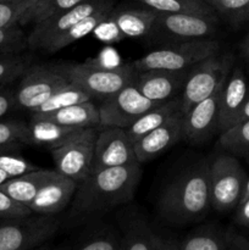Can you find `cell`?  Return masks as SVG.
<instances>
[{
  "mask_svg": "<svg viewBox=\"0 0 249 250\" xmlns=\"http://www.w3.org/2000/svg\"><path fill=\"white\" fill-rule=\"evenodd\" d=\"M84 0H38L27 16V23L34 24L72 9Z\"/></svg>",
  "mask_w": 249,
  "mask_h": 250,
  "instance_id": "32",
  "label": "cell"
},
{
  "mask_svg": "<svg viewBox=\"0 0 249 250\" xmlns=\"http://www.w3.org/2000/svg\"><path fill=\"white\" fill-rule=\"evenodd\" d=\"M241 51H242V54H243V58L249 62V32L247 33L244 41L242 42Z\"/></svg>",
  "mask_w": 249,
  "mask_h": 250,
  "instance_id": "44",
  "label": "cell"
},
{
  "mask_svg": "<svg viewBox=\"0 0 249 250\" xmlns=\"http://www.w3.org/2000/svg\"><path fill=\"white\" fill-rule=\"evenodd\" d=\"M145 7L164 14H198L205 16H216L214 10L204 0H136Z\"/></svg>",
  "mask_w": 249,
  "mask_h": 250,
  "instance_id": "27",
  "label": "cell"
},
{
  "mask_svg": "<svg viewBox=\"0 0 249 250\" xmlns=\"http://www.w3.org/2000/svg\"><path fill=\"white\" fill-rule=\"evenodd\" d=\"M90 99L92 98L89 94H87L84 90L70 82V84L59 90L53 97L49 98L46 102H44L43 104L36 107L33 111H31V114H45V112L56 111V110L63 109V107H67L70 105L88 102Z\"/></svg>",
  "mask_w": 249,
  "mask_h": 250,
  "instance_id": "29",
  "label": "cell"
},
{
  "mask_svg": "<svg viewBox=\"0 0 249 250\" xmlns=\"http://www.w3.org/2000/svg\"><path fill=\"white\" fill-rule=\"evenodd\" d=\"M178 112H182V98H181V95L165 103H160L153 109L148 110L126 131L133 141V143H136L139 138L145 136L148 132L153 131L156 127L165 124L167 120L177 115Z\"/></svg>",
  "mask_w": 249,
  "mask_h": 250,
  "instance_id": "21",
  "label": "cell"
},
{
  "mask_svg": "<svg viewBox=\"0 0 249 250\" xmlns=\"http://www.w3.org/2000/svg\"><path fill=\"white\" fill-rule=\"evenodd\" d=\"M54 67L90 98H105L115 94L126 85L134 82L137 76L136 68L132 65L106 67L104 65L87 61L81 63H59Z\"/></svg>",
  "mask_w": 249,
  "mask_h": 250,
  "instance_id": "3",
  "label": "cell"
},
{
  "mask_svg": "<svg viewBox=\"0 0 249 250\" xmlns=\"http://www.w3.org/2000/svg\"><path fill=\"white\" fill-rule=\"evenodd\" d=\"M77 187L75 180L53 170L28 208L33 214L55 216L70 204Z\"/></svg>",
  "mask_w": 249,
  "mask_h": 250,
  "instance_id": "16",
  "label": "cell"
},
{
  "mask_svg": "<svg viewBox=\"0 0 249 250\" xmlns=\"http://www.w3.org/2000/svg\"><path fill=\"white\" fill-rule=\"evenodd\" d=\"M160 103H154L144 97L133 83L126 85L115 94L105 98L99 105L100 126L119 127L127 129L142 115Z\"/></svg>",
  "mask_w": 249,
  "mask_h": 250,
  "instance_id": "11",
  "label": "cell"
},
{
  "mask_svg": "<svg viewBox=\"0 0 249 250\" xmlns=\"http://www.w3.org/2000/svg\"><path fill=\"white\" fill-rule=\"evenodd\" d=\"M80 250H121V238L112 233L100 234L88 241Z\"/></svg>",
  "mask_w": 249,
  "mask_h": 250,
  "instance_id": "38",
  "label": "cell"
},
{
  "mask_svg": "<svg viewBox=\"0 0 249 250\" xmlns=\"http://www.w3.org/2000/svg\"><path fill=\"white\" fill-rule=\"evenodd\" d=\"M246 120H249V88L248 93H247V98L243 103V106H242L241 112L238 115V119H237L236 124H239V122H243Z\"/></svg>",
  "mask_w": 249,
  "mask_h": 250,
  "instance_id": "43",
  "label": "cell"
},
{
  "mask_svg": "<svg viewBox=\"0 0 249 250\" xmlns=\"http://www.w3.org/2000/svg\"><path fill=\"white\" fill-rule=\"evenodd\" d=\"M141 177V164L92 171L78 183L73 215L89 216L131 202Z\"/></svg>",
  "mask_w": 249,
  "mask_h": 250,
  "instance_id": "1",
  "label": "cell"
},
{
  "mask_svg": "<svg viewBox=\"0 0 249 250\" xmlns=\"http://www.w3.org/2000/svg\"><path fill=\"white\" fill-rule=\"evenodd\" d=\"M161 236L143 220H134L121 239V250H156Z\"/></svg>",
  "mask_w": 249,
  "mask_h": 250,
  "instance_id": "26",
  "label": "cell"
},
{
  "mask_svg": "<svg viewBox=\"0 0 249 250\" xmlns=\"http://www.w3.org/2000/svg\"><path fill=\"white\" fill-rule=\"evenodd\" d=\"M222 87L183 115V138L192 146L207 143L215 132H219V105Z\"/></svg>",
  "mask_w": 249,
  "mask_h": 250,
  "instance_id": "14",
  "label": "cell"
},
{
  "mask_svg": "<svg viewBox=\"0 0 249 250\" xmlns=\"http://www.w3.org/2000/svg\"><path fill=\"white\" fill-rule=\"evenodd\" d=\"M228 241L229 231L216 226H205L182 239L178 250H227Z\"/></svg>",
  "mask_w": 249,
  "mask_h": 250,
  "instance_id": "25",
  "label": "cell"
},
{
  "mask_svg": "<svg viewBox=\"0 0 249 250\" xmlns=\"http://www.w3.org/2000/svg\"><path fill=\"white\" fill-rule=\"evenodd\" d=\"M32 117L49 120L55 124L75 127V128H89V127L100 126L99 107L92 100L70 105L56 111L45 112V114H32Z\"/></svg>",
  "mask_w": 249,
  "mask_h": 250,
  "instance_id": "20",
  "label": "cell"
},
{
  "mask_svg": "<svg viewBox=\"0 0 249 250\" xmlns=\"http://www.w3.org/2000/svg\"><path fill=\"white\" fill-rule=\"evenodd\" d=\"M217 31V17L198 14H164L158 12L146 38L151 43H182L212 38Z\"/></svg>",
  "mask_w": 249,
  "mask_h": 250,
  "instance_id": "5",
  "label": "cell"
},
{
  "mask_svg": "<svg viewBox=\"0 0 249 250\" xmlns=\"http://www.w3.org/2000/svg\"><path fill=\"white\" fill-rule=\"evenodd\" d=\"M233 65V56L228 53H216L190 68L183 85V115L202 100L211 97L226 82Z\"/></svg>",
  "mask_w": 249,
  "mask_h": 250,
  "instance_id": "6",
  "label": "cell"
},
{
  "mask_svg": "<svg viewBox=\"0 0 249 250\" xmlns=\"http://www.w3.org/2000/svg\"><path fill=\"white\" fill-rule=\"evenodd\" d=\"M51 172H53V170L38 168V170L32 171V172L9 178L0 186V188L7 195H10L12 199L26 205V207H29L32 200L34 199L38 190L41 189L44 182L48 180Z\"/></svg>",
  "mask_w": 249,
  "mask_h": 250,
  "instance_id": "22",
  "label": "cell"
},
{
  "mask_svg": "<svg viewBox=\"0 0 249 250\" xmlns=\"http://www.w3.org/2000/svg\"><path fill=\"white\" fill-rule=\"evenodd\" d=\"M158 12L149 7L142 9L112 10L109 20L122 38H141L146 37L155 22Z\"/></svg>",
  "mask_w": 249,
  "mask_h": 250,
  "instance_id": "19",
  "label": "cell"
},
{
  "mask_svg": "<svg viewBox=\"0 0 249 250\" xmlns=\"http://www.w3.org/2000/svg\"><path fill=\"white\" fill-rule=\"evenodd\" d=\"M227 250H249V241L242 234L229 232V241Z\"/></svg>",
  "mask_w": 249,
  "mask_h": 250,
  "instance_id": "41",
  "label": "cell"
},
{
  "mask_svg": "<svg viewBox=\"0 0 249 250\" xmlns=\"http://www.w3.org/2000/svg\"><path fill=\"white\" fill-rule=\"evenodd\" d=\"M32 210L26 205L16 202L0 188V217L1 219H20L32 215Z\"/></svg>",
  "mask_w": 249,
  "mask_h": 250,
  "instance_id": "37",
  "label": "cell"
},
{
  "mask_svg": "<svg viewBox=\"0 0 249 250\" xmlns=\"http://www.w3.org/2000/svg\"><path fill=\"white\" fill-rule=\"evenodd\" d=\"M38 0H4L0 1V29L27 23V16Z\"/></svg>",
  "mask_w": 249,
  "mask_h": 250,
  "instance_id": "30",
  "label": "cell"
},
{
  "mask_svg": "<svg viewBox=\"0 0 249 250\" xmlns=\"http://www.w3.org/2000/svg\"><path fill=\"white\" fill-rule=\"evenodd\" d=\"M9 178H10V177H9V176L6 175V173H5V172H2V171L0 170V186H1L2 183L5 182V181H6V180H9Z\"/></svg>",
  "mask_w": 249,
  "mask_h": 250,
  "instance_id": "46",
  "label": "cell"
},
{
  "mask_svg": "<svg viewBox=\"0 0 249 250\" xmlns=\"http://www.w3.org/2000/svg\"><path fill=\"white\" fill-rule=\"evenodd\" d=\"M29 144L28 124L17 120L0 121V148Z\"/></svg>",
  "mask_w": 249,
  "mask_h": 250,
  "instance_id": "34",
  "label": "cell"
},
{
  "mask_svg": "<svg viewBox=\"0 0 249 250\" xmlns=\"http://www.w3.org/2000/svg\"><path fill=\"white\" fill-rule=\"evenodd\" d=\"M181 138H183V112H178L134 143L139 164L158 158L175 146Z\"/></svg>",
  "mask_w": 249,
  "mask_h": 250,
  "instance_id": "17",
  "label": "cell"
},
{
  "mask_svg": "<svg viewBox=\"0 0 249 250\" xmlns=\"http://www.w3.org/2000/svg\"><path fill=\"white\" fill-rule=\"evenodd\" d=\"M248 82L241 67L232 68L222 87L219 105V133L234 126L248 93Z\"/></svg>",
  "mask_w": 249,
  "mask_h": 250,
  "instance_id": "18",
  "label": "cell"
},
{
  "mask_svg": "<svg viewBox=\"0 0 249 250\" xmlns=\"http://www.w3.org/2000/svg\"><path fill=\"white\" fill-rule=\"evenodd\" d=\"M27 46V37L20 26L0 29V56L19 54Z\"/></svg>",
  "mask_w": 249,
  "mask_h": 250,
  "instance_id": "36",
  "label": "cell"
},
{
  "mask_svg": "<svg viewBox=\"0 0 249 250\" xmlns=\"http://www.w3.org/2000/svg\"><path fill=\"white\" fill-rule=\"evenodd\" d=\"M33 250H67L66 248H38Z\"/></svg>",
  "mask_w": 249,
  "mask_h": 250,
  "instance_id": "47",
  "label": "cell"
},
{
  "mask_svg": "<svg viewBox=\"0 0 249 250\" xmlns=\"http://www.w3.org/2000/svg\"><path fill=\"white\" fill-rule=\"evenodd\" d=\"M219 146L227 153L249 161V120L220 133Z\"/></svg>",
  "mask_w": 249,
  "mask_h": 250,
  "instance_id": "28",
  "label": "cell"
},
{
  "mask_svg": "<svg viewBox=\"0 0 249 250\" xmlns=\"http://www.w3.org/2000/svg\"><path fill=\"white\" fill-rule=\"evenodd\" d=\"M236 222L241 226L249 229V197L241 200L237 205Z\"/></svg>",
  "mask_w": 249,
  "mask_h": 250,
  "instance_id": "40",
  "label": "cell"
},
{
  "mask_svg": "<svg viewBox=\"0 0 249 250\" xmlns=\"http://www.w3.org/2000/svg\"><path fill=\"white\" fill-rule=\"evenodd\" d=\"M59 221L55 216L9 219L0 224V250H33L55 236Z\"/></svg>",
  "mask_w": 249,
  "mask_h": 250,
  "instance_id": "9",
  "label": "cell"
},
{
  "mask_svg": "<svg viewBox=\"0 0 249 250\" xmlns=\"http://www.w3.org/2000/svg\"><path fill=\"white\" fill-rule=\"evenodd\" d=\"M190 68L178 71L148 70L137 72L133 84L154 103H165L180 97Z\"/></svg>",
  "mask_w": 249,
  "mask_h": 250,
  "instance_id": "15",
  "label": "cell"
},
{
  "mask_svg": "<svg viewBox=\"0 0 249 250\" xmlns=\"http://www.w3.org/2000/svg\"><path fill=\"white\" fill-rule=\"evenodd\" d=\"M114 6L111 0H84L72 9L50 17L48 20L34 24L33 29L27 37L28 48L33 50L44 51V49L60 34L70 29L78 22L87 19L90 15L105 9Z\"/></svg>",
  "mask_w": 249,
  "mask_h": 250,
  "instance_id": "12",
  "label": "cell"
},
{
  "mask_svg": "<svg viewBox=\"0 0 249 250\" xmlns=\"http://www.w3.org/2000/svg\"><path fill=\"white\" fill-rule=\"evenodd\" d=\"M70 84L54 66H29L14 89L16 109L33 111L36 107Z\"/></svg>",
  "mask_w": 249,
  "mask_h": 250,
  "instance_id": "10",
  "label": "cell"
},
{
  "mask_svg": "<svg viewBox=\"0 0 249 250\" xmlns=\"http://www.w3.org/2000/svg\"><path fill=\"white\" fill-rule=\"evenodd\" d=\"M31 66V58L20 54L0 56V88L21 78L22 75Z\"/></svg>",
  "mask_w": 249,
  "mask_h": 250,
  "instance_id": "33",
  "label": "cell"
},
{
  "mask_svg": "<svg viewBox=\"0 0 249 250\" xmlns=\"http://www.w3.org/2000/svg\"><path fill=\"white\" fill-rule=\"evenodd\" d=\"M247 173L241 163L229 153H221L209 163L211 208L219 212L234 209L241 200Z\"/></svg>",
  "mask_w": 249,
  "mask_h": 250,
  "instance_id": "7",
  "label": "cell"
},
{
  "mask_svg": "<svg viewBox=\"0 0 249 250\" xmlns=\"http://www.w3.org/2000/svg\"><path fill=\"white\" fill-rule=\"evenodd\" d=\"M16 109L14 90L9 88H0V119Z\"/></svg>",
  "mask_w": 249,
  "mask_h": 250,
  "instance_id": "39",
  "label": "cell"
},
{
  "mask_svg": "<svg viewBox=\"0 0 249 250\" xmlns=\"http://www.w3.org/2000/svg\"><path fill=\"white\" fill-rule=\"evenodd\" d=\"M29 144L51 149L61 146L63 142L81 131L82 128L62 126L53 121L32 117L28 124Z\"/></svg>",
  "mask_w": 249,
  "mask_h": 250,
  "instance_id": "23",
  "label": "cell"
},
{
  "mask_svg": "<svg viewBox=\"0 0 249 250\" xmlns=\"http://www.w3.org/2000/svg\"><path fill=\"white\" fill-rule=\"evenodd\" d=\"M178 246H180V242L177 239L161 237L156 250H178Z\"/></svg>",
  "mask_w": 249,
  "mask_h": 250,
  "instance_id": "42",
  "label": "cell"
},
{
  "mask_svg": "<svg viewBox=\"0 0 249 250\" xmlns=\"http://www.w3.org/2000/svg\"><path fill=\"white\" fill-rule=\"evenodd\" d=\"M134 143L124 128L104 127L98 132L92 171L117 166L137 165Z\"/></svg>",
  "mask_w": 249,
  "mask_h": 250,
  "instance_id": "13",
  "label": "cell"
},
{
  "mask_svg": "<svg viewBox=\"0 0 249 250\" xmlns=\"http://www.w3.org/2000/svg\"><path fill=\"white\" fill-rule=\"evenodd\" d=\"M0 1H4V0H0Z\"/></svg>",
  "mask_w": 249,
  "mask_h": 250,
  "instance_id": "48",
  "label": "cell"
},
{
  "mask_svg": "<svg viewBox=\"0 0 249 250\" xmlns=\"http://www.w3.org/2000/svg\"><path fill=\"white\" fill-rule=\"evenodd\" d=\"M249 197V177H247V181H246V186H244V189H243V193H242V197H241V200L246 199V198ZM239 200V202H241Z\"/></svg>",
  "mask_w": 249,
  "mask_h": 250,
  "instance_id": "45",
  "label": "cell"
},
{
  "mask_svg": "<svg viewBox=\"0 0 249 250\" xmlns=\"http://www.w3.org/2000/svg\"><path fill=\"white\" fill-rule=\"evenodd\" d=\"M219 51L220 43L212 38L166 44L163 48L155 49L137 59L132 66L137 72L148 70H186Z\"/></svg>",
  "mask_w": 249,
  "mask_h": 250,
  "instance_id": "4",
  "label": "cell"
},
{
  "mask_svg": "<svg viewBox=\"0 0 249 250\" xmlns=\"http://www.w3.org/2000/svg\"><path fill=\"white\" fill-rule=\"evenodd\" d=\"M210 7L233 26L249 21V0H204Z\"/></svg>",
  "mask_w": 249,
  "mask_h": 250,
  "instance_id": "31",
  "label": "cell"
},
{
  "mask_svg": "<svg viewBox=\"0 0 249 250\" xmlns=\"http://www.w3.org/2000/svg\"><path fill=\"white\" fill-rule=\"evenodd\" d=\"M211 208L209 163L189 166L176 176L159 198L161 217L173 225H187L202 220Z\"/></svg>",
  "mask_w": 249,
  "mask_h": 250,
  "instance_id": "2",
  "label": "cell"
},
{
  "mask_svg": "<svg viewBox=\"0 0 249 250\" xmlns=\"http://www.w3.org/2000/svg\"><path fill=\"white\" fill-rule=\"evenodd\" d=\"M97 127L82 128L61 146L51 149L55 168L61 175L82 182L92 172Z\"/></svg>",
  "mask_w": 249,
  "mask_h": 250,
  "instance_id": "8",
  "label": "cell"
},
{
  "mask_svg": "<svg viewBox=\"0 0 249 250\" xmlns=\"http://www.w3.org/2000/svg\"><path fill=\"white\" fill-rule=\"evenodd\" d=\"M37 165L24 159L17 153L7 150V148H0V170L6 173L10 178L24 175L38 170Z\"/></svg>",
  "mask_w": 249,
  "mask_h": 250,
  "instance_id": "35",
  "label": "cell"
},
{
  "mask_svg": "<svg viewBox=\"0 0 249 250\" xmlns=\"http://www.w3.org/2000/svg\"><path fill=\"white\" fill-rule=\"evenodd\" d=\"M112 10H114V6L105 7V9L100 10V11L95 12V14L88 16L87 19L78 22L77 24H75V26L71 27L70 29L63 32L62 34L56 37V38L44 49V53H56V51L71 45V44L75 43L76 41H80L83 37L88 36V34H89L90 32L94 31L99 24H102L103 22L106 21V20L109 19Z\"/></svg>",
  "mask_w": 249,
  "mask_h": 250,
  "instance_id": "24",
  "label": "cell"
}]
</instances>
